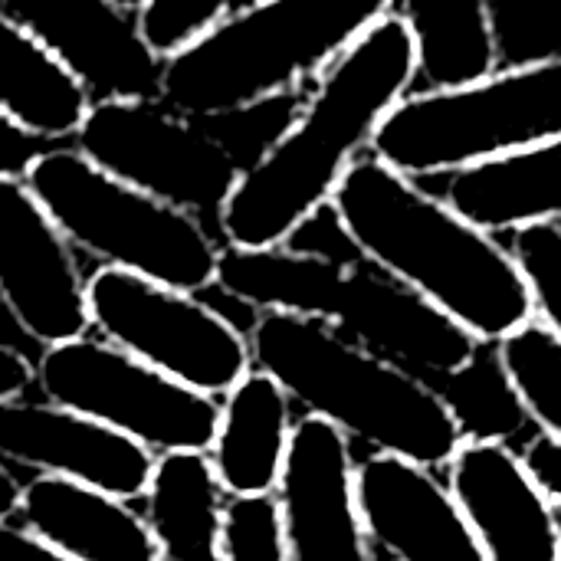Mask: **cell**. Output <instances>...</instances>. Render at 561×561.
<instances>
[{
  "label": "cell",
  "mask_w": 561,
  "mask_h": 561,
  "mask_svg": "<svg viewBox=\"0 0 561 561\" xmlns=\"http://www.w3.org/2000/svg\"><path fill=\"white\" fill-rule=\"evenodd\" d=\"M510 253L526 279L533 316L561 335V220L513 230Z\"/></svg>",
  "instance_id": "obj_24"
},
{
  "label": "cell",
  "mask_w": 561,
  "mask_h": 561,
  "mask_svg": "<svg viewBox=\"0 0 561 561\" xmlns=\"http://www.w3.org/2000/svg\"><path fill=\"white\" fill-rule=\"evenodd\" d=\"M496 368L516 408L561 440V335L536 316L496 342Z\"/></svg>",
  "instance_id": "obj_23"
},
{
  "label": "cell",
  "mask_w": 561,
  "mask_h": 561,
  "mask_svg": "<svg viewBox=\"0 0 561 561\" xmlns=\"http://www.w3.org/2000/svg\"><path fill=\"white\" fill-rule=\"evenodd\" d=\"M447 201L490 233L561 220V138L450 174Z\"/></svg>",
  "instance_id": "obj_20"
},
{
  "label": "cell",
  "mask_w": 561,
  "mask_h": 561,
  "mask_svg": "<svg viewBox=\"0 0 561 561\" xmlns=\"http://www.w3.org/2000/svg\"><path fill=\"white\" fill-rule=\"evenodd\" d=\"M523 463L529 470V477L536 480V486L542 490V496L549 500V506L561 516V440L549 434H536L526 447H523Z\"/></svg>",
  "instance_id": "obj_27"
},
{
  "label": "cell",
  "mask_w": 561,
  "mask_h": 561,
  "mask_svg": "<svg viewBox=\"0 0 561 561\" xmlns=\"http://www.w3.org/2000/svg\"><path fill=\"white\" fill-rule=\"evenodd\" d=\"M36 388L56 408L82 414L135 444L164 454H207L220 401L187 388L105 339H72L43 352Z\"/></svg>",
  "instance_id": "obj_8"
},
{
  "label": "cell",
  "mask_w": 561,
  "mask_h": 561,
  "mask_svg": "<svg viewBox=\"0 0 561 561\" xmlns=\"http://www.w3.org/2000/svg\"><path fill=\"white\" fill-rule=\"evenodd\" d=\"M286 561H375L355 500L348 437L322 417H299L276 486Z\"/></svg>",
  "instance_id": "obj_12"
},
{
  "label": "cell",
  "mask_w": 561,
  "mask_h": 561,
  "mask_svg": "<svg viewBox=\"0 0 561 561\" xmlns=\"http://www.w3.org/2000/svg\"><path fill=\"white\" fill-rule=\"evenodd\" d=\"M417 46V76L431 89L477 82L496 72L500 36L490 0H398Z\"/></svg>",
  "instance_id": "obj_22"
},
{
  "label": "cell",
  "mask_w": 561,
  "mask_h": 561,
  "mask_svg": "<svg viewBox=\"0 0 561 561\" xmlns=\"http://www.w3.org/2000/svg\"><path fill=\"white\" fill-rule=\"evenodd\" d=\"M247 339L256 371L270 375L306 414L362 440L371 454L440 470L467 437L447 394L325 322L260 312Z\"/></svg>",
  "instance_id": "obj_3"
},
{
  "label": "cell",
  "mask_w": 561,
  "mask_h": 561,
  "mask_svg": "<svg viewBox=\"0 0 561 561\" xmlns=\"http://www.w3.org/2000/svg\"><path fill=\"white\" fill-rule=\"evenodd\" d=\"M20 526L69 561H158L148 519L128 500L62 477L23 483Z\"/></svg>",
  "instance_id": "obj_17"
},
{
  "label": "cell",
  "mask_w": 561,
  "mask_h": 561,
  "mask_svg": "<svg viewBox=\"0 0 561 561\" xmlns=\"http://www.w3.org/2000/svg\"><path fill=\"white\" fill-rule=\"evenodd\" d=\"M0 463L89 483L131 503L145 500L158 457L82 414L13 398L0 401Z\"/></svg>",
  "instance_id": "obj_16"
},
{
  "label": "cell",
  "mask_w": 561,
  "mask_h": 561,
  "mask_svg": "<svg viewBox=\"0 0 561 561\" xmlns=\"http://www.w3.org/2000/svg\"><path fill=\"white\" fill-rule=\"evenodd\" d=\"M43 49H49L92 95L158 99L161 59L145 46L135 13L115 0H0Z\"/></svg>",
  "instance_id": "obj_13"
},
{
  "label": "cell",
  "mask_w": 561,
  "mask_h": 561,
  "mask_svg": "<svg viewBox=\"0 0 561 561\" xmlns=\"http://www.w3.org/2000/svg\"><path fill=\"white\" fill-rule=\"evenodd\" d=\"M92 329L154 371L224 398L253 371L250 339L194 293L102 266L89 279Z\"/></svg>",
  "instance_id": "obj_9"
},
{
  "label": "cell",
  "mask_w": 561,
  "mask_h": 561,
  "mask_svg": "<svg viewBox=\"0 0 561 561\" xmlns=\"http://www.w3.org/2000/svg\"><path fill=\"white\" fill-rule=\"evenodd\" d=\"M444 470L486 561H561L559 513L503 437L467 434Z\"/></svg>",
  "instance_id": "obj_14"
},
{
  "label": "cell",
  "mask_w": 561,
  "mask_h": 561,
  "mask_svg": "<svg viewBox=\"0 0 561 561\" xmlns=\"http://www.w3.org/2000/svg\"><path fill=\"white\" fill-rule=\"evenodd\" d=\"M233 0H145L135 10L145 46L164 62L230 16Z\"/></svg>",
  "instance_id": "obj_25"
},
{
  "label": "cell",
  "mask_w": 561,
  "mask_h": 561,
  "mask_svg": "<svg viewBox=\"0 0 561 561\" xmlns=\"http://www.w3.org/2000/svg\"><path fill=\"white\" fill-rule=\"evenodd\" d=\"M561 138V53L477 82L408 92L381 122L371 154L401 174L440 178Z\"/></svg>",
  "instance_id": "obj_6"
},
{
  "label": "cell",
  "mask_w": 561,
  "mask_h": 561,
  "mask_svg": "<svg viewBox=\"0 0 561 561\" xmlns=\"http://www.w3.org/2000/svg\"><path fill=\"white\" fill-rule=\"evenodd\" d=\"M89 105L85 85L0 10V112L49 145L76 138Z\"/></svg>",
  "instance_id": "obj_21"
},
{
  "label": "cell",
  "mask_w": 561,
  "mask_h": 561,
  "mask_svg": "<svg viewBox=\"0 0 561 561\" xmlns=\"http://www.w3.org/2000/svg\"><path fill=\"white\" fill-rule=\"evenodd\" d=\"M194 122L158 99H102L89 105L76 151L112 178L201 214L220 207L240 168Z\"/></svg>",
  "instance_id": "obj_10"
},
{
  "label": "cell",
  "mask_w": 561,
  "mask_h": 561,
  "mask_svg": "<svg viewBox=\"0 0 561 561\" xmlns=\"http://www.w3.org/2000/svg\"><path fill=\"white\" fill-rule=\"evenodd\" d=\"M224 556L227 561H286L283 519H279L276 496L227 500Z\"/></svg>",
  "instance_id": "obj_26"
},
{
  "label": "cell",
  "mask_w": 561,
  "mask_h": 561,
  "mask_svg": "<svg viewBox=\"0 0 561 561\" xmlns=\"http://www.w3.org/2000/svg\"><path fill=\"white\" fill-rule=\"evenodd\" d=\"M214 286L256 312L325 322L417 375L460 378L480 355L470 332L365 260L345 263L293 243L270 250L224 247Z\"/></svg>",
  "instance_id": "obj_4"
},
{
  "label": "cell",
  "mask_w": 561,
  "mask_h": 561,
  "mask_svg": "<svg viewBox=\"0 0 561 561\" xmlns=\"http://www.w3.org/2000/svg\"><path fill=\"white\" fill-rule=\"evenodd\" d=\"M20 493H23V483L13 477V470H10V467H3V463H0V523H7L10 516H16Z\"/></svg>",
  "instance_id": "obj_31"
},
{
  "label": "cell",
  "mask_w": 561,
  "mask_h": 561,
  "mask_svg": "<svg viewBox=\"0 0 561 561\" xmlns=\"http://www.w3.org/2000/svg\"><path fill=\"white\" fill-rule=\"evenodd\" d=\"M293 431V401L270 375L253 368L224 394L217 437L207 460L227 500L276 496L289 460Z\"/></svg>",
  "instance_id": "obj_18"
},
{
  "label": "cell",
  "mask_w": 561,
  "mask_h": 561,
  "mask_svg": "<svg viewBox=\"0 0 561 561\" xmlns=\"http://www.w3.org/2000/svg\"><path fill=\"white\" fill-rule=\"evenodd\" d=\"M355 500L371 549L391 561H486L447 480L404 457L355 463Z\"/></svg>",
  "instance_id": "obj_15"
},
{
  "label": "cell",
  "mask_w": 561,
  "mask_h": 561,
  "mask_svg": "<svg viewBox=\"0 0 561 561\" xmlns=\"http://www.w3.org/2000/svg\"><path fill=\"white\" fill-rule=\"evenodd\" d=\"M0 306L43 348L92 329L72 243L23 178H0Z\"/></svg>",
  "instance_id": "obj_11"
},
{
  "label": "cell",
  "mask_w": 561,
  "mask_h": 561,
  "mask_svg": "<svg viewBox=\"0 0 561 561\" xmlns=\"http://www.w3.org/2000/svg\"><path fill=\"white\" fill-rule=\"evenodd\" d=\"M0 561H69L39 539H33L23 526L0 523Z\"/></svg>",
  "instance_id": "obj_29"
},
{
  "label": "cell",
  "mask_w": 561,
  "mask_h": 561,
  "mask_svg": "<svg viewBox=\"0 0 561 561\" xmlns=\"http://www.w3.org/2000/svg\"><path fill=\"white\" fill-rule=\"evenodd\" d=\"M36 381V368L30 358L10 345H0V401L23 398V391Z\"/></svg>",
  "instance_id": "obj_30"
},
{
  "label": "cell",
  "mask_w": 561,
  "mask_h": 561,
  "mask_svg": "<svg viewBox=\"0 0 561 561\" xmlns=\"http://www.w3.org/2000/svg\"><path fill=\"white\" fill-rule=\"evenodd\" d=\"M329 210L365 263L417 293L480 345H496L533 319L510 247L378 154L368 151L345 171Z\"/></svg>",
  "instance_id": "obj_2"
},
{
  "label": "cell",
  "mask_w": 561,
  "mask_h": 561,
  "mask_svg": "<svg viewBox=\"0 0 561 561\" xmlns=\"http://www.w3.org/2000/svg\"><path fill=\"white\" fill-rule=\"evenodd\" d=\"M417 79V46L398 13L381 16L319 79L302 112L237 171L217 207L237 250L286 247L335 197L345 171L371 151L388 112Z\"/></svg>",
  "instance_id": "obj_1"
},
{
  "label": "cell",
  "mask_w": 561,
  "mask_h": 561,
  "mask_svg": "<svg viewBox=\"0 0 561 561\" xmlns=\"http://www.w3.org/2000/svg\"><path fill=\"white\" fill-rule=\"evenodd\" d=\"M394 0H250L164 59L158 102L184 118L256 108L319 79Z\"/></svg>",
  "instance_id": "obj_5"
},
{
  "label": "cell",
  "mask_w": 561,
  "mask_h": 561,
  "mask_svg": "<svg viewBox=\"0 0 561 561\" xmlns=\"http://www.w3.org/2000/svg\"><path fill=\"white\" fill-rule=\"evenodd\" d=\"M115 3H118V7H125V10H131V13H135V10H138V7H141V3H145V0H115Z\"/></svg>",
  "instance_id": "obj_32"
},
{
  "label": "cell",
  "mask_w": 561,
  "mask_h": 561,
  "mask_svg": "<svg viewBox=\"0 0 561 561\" xmlns=\"http://www.w3.org/2000/svg\"><path fill=\"white\" fill-rule=\"evenodd\" d=\"M224 510L227 493L207 454L158 457L145 493V519L158 542V561H227Z\"/></svg>",
  "instance_id": "obj_19"
},
{
  "label": "cell",
  "mask_w": 561,
  "mask_h": 561,
  "mask_svg": "<svg viewBox=\"0 0 561 561\" xmlns=\"http://www.w3.org/2000/svg\"><path fill=\"white\" fill-rule=\"evenodd\" d=\"M46 148H49L46 141L23 131L16 122H10L0 112V178H26V171Z\"/></svg>",
  "instance_id": "obj_28"
},
{
  "label": "cell",
  "mask_w": 561,
  "mask_h": 561,
  "mask_svg": "<svg viewBox=\"0 0 561 561\" xmlns=\"http://www.w3.org/2000/svg\"><path fill=\"white\" fill-rule=\"evenodd\" d=\"M23 181L66 240L102 266L184 293L217 283L220 247L197 214L112 178L76 148H46Z\"/></svg>",
  "instance_id": "obj_7"
}]
</instances>
